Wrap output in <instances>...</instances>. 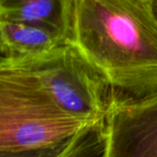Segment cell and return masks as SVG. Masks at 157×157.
<instances>
[{"instance_id":"1","label":"cell","mask_w":157,"mask_h":157,"mask_svg":"<svg viewBox=\"0 0 157 157\" xmlns=\"http://www.w3.org/2000/svg\"><path fill=\"white\" fill-rule=\"evenodd\" d=\"M112 90H157V18L147 0H72L71 42Z\"/></svg>"},{"instance_id":"2","label":"cell","mask_w":157,"mask_h":157,"mask_svg":"<svg viewBox=\"0 0 157 157\" xmlns=\"http://www.w3.org/2000/svg\"><path fill=\"white\" fill-rule=\"evenodd\" d=\"M96 123L66 114L28 74L0 59V151L50 147Z\"/></svg>"},{"instance_id":"3","label":"cell","mask_w":157,"mask_h":157,"mask_svg":"<svg viewBox=\"0 0 157 157\" xmlns=\"http://www.w3.org/2000/svg\"><path fill=\"white\" fill-rule=\"evenodd\" d=\"M3 60L28 74L66 114L88 123L105 120L112 88L72 43L39 55Z\"/></svg>"},{"instance_id":"4","label":"cell","mask_w":157,"mask_h":157,"mask_svg":"<svg viewBox=\"0 0 157 157\" xmlns=\"http://www.w3.org/2000/svg\"><path fill=\"white\" fill-rule=\"evenodd\" d=\"M101 157H157V90L140 98L112 90Z\"/></svg>"},{"instance_id":"5","label":"cell","mask_w":157,"mask_h":157,"mask_svg":"<svg viewBox=\"0 0 157 157\" xmlns=\"http://www.w3.org/2000/svg\"><path fill=\"white\" fill-rule=\"evenodd\" d=\"M67 43L63 33L50 27L0 18V58L39 55Z\"/></svg>"},{"instance_id":"6","label":"cell","mask_w":157,"mask_h":157,"mask_svg":"<svg viewBox=\"0 0 157 157\" xmlns=\"http://www.w3.org/2000/svg\"><path fill=\"white\" fill-rule=\"evenodd\" d=\"M0 18L43 25L71 42L72 0H0Z\"/></svg>"},{"instance_id":"7","label":"cell","mask_w":157,"mask_h":157,"mask_svg":"<svg viewBox=\"0 0 157 157\" xmlns=\"http://www.w3.org/2000/svg\"><path fill=\"white\" fill-rule=\"evenodd\" d=\"M83 151L84 144L81 139L78 137H72L63 143L50 147L22 152L0 151V157H81Z\"/></svg>"},{"instance_id":"8","label":"cell","mask_w":157,"mask_h":157,"mask_svg":"<svg viewBox=\"0 0 157 157\" xmlns=\"http://www.w3.org/2000/svg\"><path fill=\"white\" fill-rule=\"evenodd\" d=\"M151 6H152V10L157 18V0H152L151 1Z\"/></svg>"},{"instance_id":"9","label":"cell","mask_w":157,"mask_h":157,"mask_svg":"<svg viewBox=\"0 0 157 157\" xmlns=\"http://www.w3.org/2000/svg\"><path fill=\"white\" fill-rule=\"evenodd\" d=\"M147 1H152V0H147Z\"/></svg>"}]
</instances>
